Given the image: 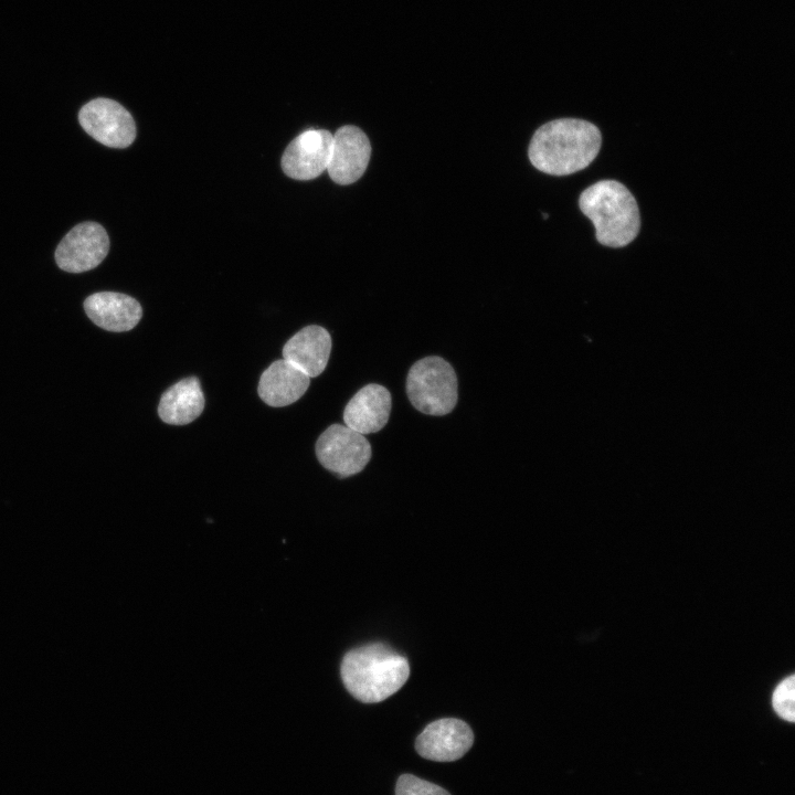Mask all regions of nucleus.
<instances>
[{"mask_svg": "<svg viewBox=\"0 0 795 795\" xmlns=\"http://www.w3.org/2000/svg\"><path fill=\"white\" fill-rule=\"evenodd\" d=\"M600 129L576 118L549 121L533 134L529 159L534 168L553 176H566L586 168L598 155Z\"/></svg>", "mask_w": 795, "mask_h": 795, "instance_id": "nucleus-1", "label": "nucleus"}, {"mask_svg": "<svg viewBox=\"0 0 795 795\" xmlns=\"http://www.w3.org/2000/svg\"><path fill=\"white\" fill-rule=\"evenodd\" d=\"M346 689L359 701L375 703L395 693L407 680V659L384 644L348 651L340 667Z\"/></svg>", "mask_w": 795, "mask_h": 795, "instance_id": "nucleus-2", "label": "nucleus"}, {"mask_svg": "<svg viewBox=\"0 0 795 795\" xmlns=\"http://www.w3.org/2000/svg\"><path fill=\"white\" fill-rule=\"evenodd\" d=\"M579 205L595 227L596 240L610 247L629 244L640 229L638 205L630 191L616 180H601L586 188Z\"/></svg>", "mask_w": 795, "mask_h": 795, "instance_id": "nucleus-3", "label": "nucleus"}, {"mask_svg": "<svg viewBox=\"0 0 795 795\" xmlns=\"http://www.w3.org/2000/svg\"><path fill=\"white\" fill-rule=\"evenodd\" d=\"M411 404L427 415L451 413L457 403L458 384L453 367L437 356L416 361L406 378Z\"/></svg>", "mask_w": 795, "mask_h": 795, "instance_id": "nucleus-4", "label": "nucleus"}, {"mask_svg": "<svg viewBox=\"0 0 795 795\" xmlns=\"http://www.w3.org/2000/svg\"><path fill=\"white\" fill-rule=\"evenodd\" d=\"M371 445L347 425H330L316 442V456L328 470L348 477L360 473L371 459Z\"/></svg>", "mask_w": 795, "mask_h": 795, "instance_id": "nucleus-5", "label": "nucleus"}, {"mask_svg": "<svg viewBox=\"0 0 795 795\" xmlns=\"http://www.w3.org/2000/svg\"><path fill=\"white\" fill-rule=\"evenodd\" d=\"M82 128L98 142L112 148H126L136 138V125L130 113L109 98H95L78 113Z\"/></svg>", "mask_w": 795, "mask_h": 795, "instance_id": "nucleus-6", "label": "nucleus"}, {"mask_svg": "<svg viewBox=\"0 0 795 795\" xmlns=\"http://www.w3.org/2000/svg\"><path fill=\"white\" fill-rule=\"evenodd\" d=\"M109 251L106 230L96 222L75 225L55 250L57 266L68 273H83L99 265Z\"/></svg>", "mask_w": 795, "mask_h": 795, "instance_id": "nucleus-7", "label": "nucleus"}, {"mask_svg": "<svg viewBox=\"0 0 795 795\" xmlns=\"http://www.w3.org/2000/svg\"><path fill=\"white\" fill-rule=\"evenodd\" d=\"M332 134L326 129H309L290 141L282 157L286 176L295 180H311L328 168Z\"/></svg>", "mask_w": 795, "mask_h": 795, "instance_id": "nucleus-8", "label": "nucleus"}, {"mask_svg": "<svg viewBox=\"0 0 795 795\" xmlns=\"http://www.w3.org/2000/svg\"><path fill=\"white\" fill-rule=\"evenodd\" d=\"M371 156L367 135L357 126L344 125L332 135V148L327 171L331 180L347 186L364 173Z\"/></svg>", "mask_w": 795, "mask_h": 795, "instance_id": "nucleus-9", "label": "nucleus"}, {"mask_svg": "<svg viewBox=\"0 0 795 795\" xmlns=\"http://www.w3.org/2000/svg\"><path fill=\"white\" fill-rule=\"evenodd\" d=\"M473 742L474 733L466 722L443 718L427 724L416 738L415 749L426 760L452 762L467 753Z\"/></svg>", "mask_w": 795, "mask_h": 795, "instance_id": "nucleus-10", "label": "nucleus"}, {"mask_svg": "<svg viewBox=\"0 0 795 795\" xmlns=\"http://www.w3.org/2000/svg\"><path fill=\"white\" fill-rule=\"evenodd\" d=\"M391 404L389 390L370 383L360 389L346 405L344 425L362 435L377 433L388 423Z\"/></svg>", "mask_w": 795, "mask_h": 795, "instance_id": "nucleus-11", "label": "nucleus"}, {"mask_svg": "<svg viewBox=\"0 0 795 795\" xmlns=\"http://www.w3.org/2000/svg\"><path fill=\"white\" fill-rule=\"evenodd\" d=\"M88 318L98 327L114 332L132 329L142 316L140 304L126 294L100 292L84 301Z\"/></svg>", "mask_w": 795, "mask_h": 795, "instance_id": "nucleus-12", "label": "nucleus"}, {"mask_svg": "<svg viewBox=\"0 0 795 795\" xmlns=\"http://www.w3.org/2000/svg\"><path fill=\"white\" fill-rule=\"evenodd\" d=\"M331 337L320 326H307L295 333L283 348V359L309 378L318 377L327 367Z\"/></svg>", "mask_w": 795, "mask_h": 795, "instance_id": "nucleus-13", "label": "nucleus"}, {"mask_svg": "<svg viewBox=\"0 0 795 795\" xmlns=\"http://www.w3.org/2000/svg\"><path fill=\"white\" fill-rule=\"evenodd\" d=\"M309 384L308 375L282 359L273 362L262 373L257 392L266 404L280 407L299 400Z\"/></svg>", "mask_w": 795, "mask_h": 795, "instance_id": "nucleus-14", "label": "nucleus"}, {"mask_svg": "<svg viewBox=\"0 0 795 795\" xmlns=\"http://www.w3.org/2000/svg\"><path fill=\"white\" fill-rule=\"evenodd\" d=\"M203 409L204 395L200 381L195 377H189L162 393L158 414L165 423L184 425L199 417Z\"/></svg>", "mask_w": 795, "mask_h": 795, "instance_id": "nucleus-15", "label": "nucleus"}, {"mask_svg": "<svg viewBox=\"0 0 795 795\" xmlns=\"http://www.w3.org/2000/svg\"><path fill=\"white\" fill-rule=\"evenodd\" d=\"M772 704L782 719L794 722L795 720V677L785 678L774 690Z\"/></svg>", "mask_w": 795, "mask_h": 795, "instance_id": "nucleus-16", "label": "nucleus"}, {"mask_svg": "<svg viewBox=\"0 0 795 795\" xmlns=\"http://www.w3.org/2000/svg\"><path fill=\"white\" fill-rule=\"evenodd\" d=\"M395 795H451L443 787L412 774H403L395 786Z\"/></svg>", "mask_w": 795, "mask_h": 795, "instance_id": "nucleus-17", "label": "nucleus"}]
</instances>
